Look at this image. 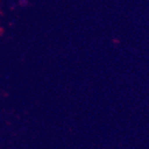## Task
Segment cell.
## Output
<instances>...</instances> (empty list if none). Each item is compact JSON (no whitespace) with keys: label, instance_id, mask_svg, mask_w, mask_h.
<instances>
[{"label":"cell","instance_id":"obj_1","mask_svg":"<svg viewBox=\"0 0 149 149\" xmlns=\"http://www.w3.org/2000/svg\"><path fill=\"white\" fill-rule=\"evenodd\" d=\"M20 5L26 6L29 5V2H28V0H20Z\"/></svg>","mask_w":149,"mask_h":149}]
</instances>
